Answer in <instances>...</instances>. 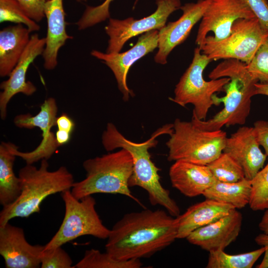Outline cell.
<instances>
[{"label": "cell", "mask_w": 268, "mask_h": 268, "mask_svg": "<svg viewBox=\"0 0 268 268\" xmlns=\"http://www.w3.org/2000/svg\"><path fill=\"white\" fill-rule=\"evenodd\" d=\"M158 30H153L143 34L132 48L124 53H104L95 50L91 52L92 56L103 61L112 71L125 102L134 96L127 85L128 71L136 61L158 47Z\"/></svg>", "instance_id": "13"}, {"label": "cell", "mask_w": 268, "mask_h": 268, "mask_svg": "<svg viewBox=\"0 0 268 268\" xmlns=\"http://www.w3.org/2000/svg\"><path fill=\"white\" fill-rule=\"evenodd\" d=\"M176 218L161 209L125 214L110 229L106 251L120 260L147 258L177 239Z\"/></svg>", "instance_id": "1"}, {"label": "cell", "mask_w": 268, "mask_h": 268, "mask_svg": "<svg viewBox=\"0 0 268 268\" xmlns=\"http://www.w3.org/2000/svg\"><path fill=\"white\" fill-rule=\"evenodd\" d=\"M71 134L65 130L58 129L55 136L59 146H62L67 143L70 141Z\"/></svg>", "instance_id": "38"}, {"label": "cell", "mask_w": 268, "mask_h": 268, "mask_svg": "<svg viewBox=\"0 0 268 268\" xmlns=\"http://www.w3.org/2000/svg\"><path fill=\"white\" fill-rule=\"evenodd\" d=\"M76 1L78 2L83 1H86L87 0H75Z\"/></svg>", "instance_id": "41"}, {"label": "cell", "mask_w": 268, "mask_h": 268, "mask_svg": "<svg viewBox=\"0 0 268 268\" xmlns=\"http://www.w3.org/2000/svg\"><path fill=\"white\" fill-rule=\"evenodd\" d=\"M210 79L224 77L230 79L224 88L226 95L213 96L214 105L223 102V109L208 120L199 119L193 114L191 121L200 128L207 131L220 130L223 127L243 125L250 114L252 98L256 95L259 81L249 71L247 64L235 59L224 60L209 73Z\"/></svg>", "instance_id": "3"}, {"label": "cell", "mask_w": 268, "mask_h": 268, "mask_svg": "<svg viewBox=\"0 0 268 268\" xmlns=\"http://www.w3.org/2000/svg\"><path fill=\"white\" fill-rule=\"evenodd\" d=\"M63 1L48 0L45 5L44 13L47 19V31L42 56L44 67L48 70H53L57 67L60 49L67 40L73 39V37L67 32Z\"/></svg>", "instance_id": "19"}, {"label": "cell", "mask_w": 268, "mask_h": 268, "mask_svg": "<svg viewBox=\"0 0 268 268\" xmlns=\"http://www.w3.org/2000/svg\"><path fill=\"white\" fill-rule=\"evenodd\" d=\"M85 178L74 182L71 192L76 199L97 193L120 194L129 197L140 205L131 193L129 185L133 170L130 153L121 148L101 156L89 158L83 162Z\"/></svg>", "instance_id": "5"}, {"label": "cell", "mask_w": 268, "mask_h": 268, "mask_svg": "<svg viewBox=\"0 0 268 268\" xmlns=\"http://www.w3.org/2000/svg\"><path fill=\"white\" fill-rule=\"evenodd\" d=\"M31 32L23 24L9 26L0 31V76H8L27 47Z\"/></svg>", "instance_id": "22"}, {"label": "cell", "mask_w": 268, "mask_h": 268, "mask_svg": "<svg viewBox=\"0 0 268 268\" xmlns=\"http://www.w3.org/2000/svg\"><path fill=\"white\" fill-rule=\"evenodd\" d=\"M212 0H198L181 6V16L176 21L169 22L159 30L158 50L154 57L156 63L164 65L171 52L188 38L200 21Z\"/></svg>", "instance_id": "15"}, {"label": "cell", "mask_w": 268, "mask_h": 268, "mask_svg": "<svg viewBox=\"0 0 268 268\" xmlns=\"http://www.w3.org/2000/svg\"><path fill=\"white\" fill-rule=\"evenodd\" d=\"M255 241L258 245L265 248L263 259L256 268H268V234L263 233L259 234L255 238Z\"/></svg>", "instance_id": "36"}, {"label": "cell", "mask_w": 268, "mask_h": 268, "mask_svg": "<svg viewBox=\"0 0 268 268\" xmlns=\"http://www.w3.org/2000/svg\"><path fill=\"white\" fill-rule=\"evenodd\" d=\"M254 130L257 141L264 149L268 158V121L259 120L254 124Z\"/></svg>", "instance_id": "35"}, {"label": "cell", "mask_w": 268, "mask_h": 268, "mask_svg": "<svg viewBox=\"0 0 268 268\" xmlns=\"http://www.w3.org/2000/svg\"><path fill=\"white\" fill-rule=\"evenodd\" d=\"M252 192L249 203L254 211L268 208V163L251 180Z\"/></svg>", "instance_id": "29"}, {"label": "cell", "mask_w": 268, "mask_h": 268, "mask_svg": "<svg viewBox=\"0 0 268 268\" xmlns=\"http://www.w3.org/2000/svg\"><path fill=\"white\" fill-rule=\"evenodd\" d=\"M251 180L244 178L234 183L217 181L203 194L205 199L229 204L236 209L249 204L251 198Z\"/></svg>", "instance_id": "24"}, {"label": "cell", "mask_w": 268, "mask_h": 268, "mask_svg": "<svg viewBox=\"0 0 268 268\" xmlns=\"http://www.w3.org/2000/svg\"><path fill=\"white\" fill-rule=\"evenodd\" d=\"M56 126L59 130H65L72 133L75 128V123L67 114L63 113L57 118Z\"/></svg>", "instance_id": "37"}, {"label": "cell", "mask_w": 268, "mask_h": 268, "mask_svg": "<svg viewBox=\"0 0 268 268\" xmlns=\"http://www.w3.org/2000/svg\"><path fill=\"white\" fill-rule=\"evenodd\" d=\"M242 220V214L234 209L215 221L195 230L186 239L208 252L224 250L238 237Z\"/></svg>", "instance_id": "17"}, {"label": "cell", "mask_w": 268, "mask_h": 268, "mask_svg": "<svg viewBox=\"0 0 268 268\" xmlns=\"http://www.w3.org/2000/svg\"><path fill=\"white\" fill-rule=\"evenodd\" d=\"M65 206L63 222L54 236L44 245L51 249L69 242L80 236L91 235L107 239L110 230L102 223L96 209V201L92 195L80 200L72 194L71 189L61 193Z\"/></svg>", "instance_id": "8"}, {"label": "cell", "mask_w": 268, "mask_h": 268, "mask_svg": "<svg viewBox=\"0 0 268 268\" xmlns=\"http://www.w3.org/2000/svg\"><path fill=\"white\" fill-rule=\"evenodd\" d=\"M11 142L0 144V203L2 207L13 203L21 193V182L14 172L16 156L11 150Z\"/></svg>", "instance_id": "23"}, {"label": "cell", "mask_w": 268, "mask_h": 268, "mask_svg": "<svg viewBox=\"0 0 268 268\" xmlns=\"http://www.w3.org/2000/svg\"><path fill=\"white\" fill-rule=\"evenodd\" d=\"M26 14L36 22L45 17L44 8L48 0H16Z\"/></svg>", "instance_id": "33"}, {"label": "cell", "mask_w": 268, "mask_h": 268, "mask_svg": "<svg viewBox=\"0 0 268 268\" xmlns=\"http://www.w3.org/2000/svg\"><path fill=\"white\" fill-rule=\"evenodd\" d=\"M265 248H261L249 252L230 255L219 249L209 252L207 268H251L264 254Z\"/></svg>", "instance_id": "25"}, {"label": "cell", "mask_w": 268, "mask_h": 268, "mask_svg": "<svg viewBox=\"0 0 268 268\" xmlns=\"http://www.w3.org/2000/svg\"><path fill=\"white\" fill-rule=\"evenodd\" d=\"M227 138L226 133L221 129L204 130L192 121L177 118L173 123V132L166 143L167 159L207 165L222 153Z\"/></svg>", "instance_id": "6"}, {"label": "cell", "mask_w": 268, "mask_h": 268, "mask_svg": "<svg viewBox=\"0 0 268 268\" xmlns=\"http://www.w3.org/2000/svg\"><path fill=\"white\" fill-rule=\"evenodd\" d=\"M211 61L199 47L196 48L191 64L175 86L174 97L169 98L182 107L193 105V114L201 120H205L209 110L214 105L215 93L224 91L225 85L230 80L227 77L209 81L204 79L203 71Z\"/></svg>", "instance_id": "7"}, {"label": "cell", "mask_w": 268, "mask_h": 268, "mask_svg": "<svg viewBox=\"0 0 268 268\" xmlns=\"http://www.w3.org/2000/svg\"><path fill=\"white\" fill-rule=\"evenodd\" d=\"M268 36V30L256 17L240 18L233 23L230 35L216 41L207 36L199 47L212 61L235 59L248 64Z\"/></svg>", "instance_id": "9"}, {"label": "cell", "mask_w": 268, "mask_h": 268, "mask_svg": "<svg viewBox=\"0 0 268 268\" xmlns=\"http://www.w3.org/2000/svg\"><path fill=\"white\" fill-rule=\"evenodd\" d=\"M44 248L29 243L20 227L9 222L0 226V254L6 268L41 267V255Z\"/></svg>", "instance_id": "16"}, {"label": "cell", "mask_w": 268, "mask_h": 268, "mask_svg": "<svg viewBox=\"0 0 268 268\" xmlns=\"http://www.w3.org/2000/svg\"><path fill=\"white\" fill-rule=\"evenodd\" d=\"M256 17L244 0H212L202 16L196 39L200 47L210 32L216 41L228 37L234 22Z\"/></svg>", "instance_id": "12"}, {"label": "cell", "mask_w": 268, "mask_h": 268, "mask_svg": "<svg viewBox=\"0 0 268 268\" xmlns=\"http://www.w3.org/2000/svg\"><path fill=\"white\" fill-rule=\"evenodd\" d=\"M42 268H71L72 261L69 255L62 248L44 249L41 255Z\"/></svg>", "instance_id": "32"}, {"label": "cell", "mask_w": 268, "mask_h": 268, "mask_svg": "<svg viewBox=\"0 0 268 268\" xmlns=\"http://www.w3.org/2000/svg\"><path fill=\"white\" fill-rule=\"evenodd\" d=\"M48 160H41L37 168L27 164L19 171L21 193L11 204L0 212V226L15 217H28L40 211L43 201L48 196L71 189L74 183L72 174L65 166L51 171Z\"/></svg>", "instance_id": "4"}, {"label": "cell", "mask_w": 268, "mask_h": 268, "mask_svg": "<svg viewBox=\"0 0 268 268\" xmlns=\"http://www.w3.org/2000/svg\"><path fill=\"white\" fill-rule=\"evenodd\" d=\"M207 166L216 180L219 182L234 183L245 178L242 167L224 152Z\"/></svg>", "instance_id": "27"}, {"label": "cell", "mask_w": 268, "mask_h": 268, "mask_svg": "<svg viewBox=\"0 0 268 268\" xmlns=\"http://www.w3.org/2000/svg\"><path fill=\"white\" fill-rule=\"evenodd\" d=\"M23 24L31 32L39 30L37 22L30 18L16 0H0V22Z\"/></svg>", "instance_id": "28"}, {"label": "cell", "mask_w": 268, "mask_h": 268, "mask_svg": "<svg viewBox=\"0 0 268 268\" xmlns=\"http://www.w3.org/2000/svg\"><path fill=\"white\" fill-rule=\"evenodd\" d=\"M261 24L268 30V1L267 0H244Z\"/></svg>", "instance_id": "34"}, {"label": "cell", "mask_w": 268, "mask_h": 268, "mask_svg": "<svg viewBox=\"0 0 268 268\" xmlns=\"http://www.w3.org/2000/svg\"><path fill=\"white\" fill-rule=\"evenodd\" d=\"M113 0H105L101 4L87 6L82 15L76 22L79 30H82L110 18L109 7Z\"/></svg>", "instance_id": "30"}, {"label": "cell", "mask_w": 268, "mask_h": 268, "mask_svg": "<svg viewBox=\"0 0 268 268\" xmlns=\"http://www.w3.org/2000/svg\"><path fill=\"white\" fill-rule=\"evenodd\" d=\"M259 229L266 234H268V208L265 209L264 215L259 224Z\"/></svg>", "instance_id": "39"}, {"label": "cell", "mask_w": 268, "mask_h": 268, "mask_svg": "<svg viewBox=\"0 0 268 268\" xmlns=\"http://www.w3.org/2000/svg\"><path fill=\"white\" fill-rule=\"evenodd\" d=\"M256 94L268 96V83L257 82L256 84Z\"/></svg>", "instance_id": "40"}, {"label": "cell", "mask_w": 268, "mask_h": 268, "mask_svg": "<svg viewBox=\"0 0 268 268\" xmlns=\"http://www.w3.org/2000/svg\"><path fill=\"white\" fill-rule=\"evenodd\" d=\"M45 45V37L40 38L37 33L32 35L8 78L0 83L2 91L0 93V115L2 120L6 117L7 104L13 96L19 93L30 96L36 92V86L31 81L26 80V73L31 64L37 57L42 55Z\"/></svg>", "instance_id": "14"}, {"label": "cell", "mask_w": 268, "mask_h": 268, "mask_svg": "<svg viewBox=\"0 0 268 268\" xmlns=\"http://www.w3.org/2000/svg\"><path fill=\"white\" fill-rule=\"evenodd\" d=\"M247 67L259 82L268 83V36Z\"/></svg>", "instance_id": "31"}, {"label": "cell", "mask_w": 268, "mask_h": 268, "mask_svg": "<svg viewBox=\"0 0 268 268\" xmlns=\"http://www.w3.org/2000/svg\"><path fill=\"white\" fill-rule=\"evenodd\" d=\"M58 106L54 98L46 99L40 106L39 112L33 116L30 114L16 116L13 120L15 126L20 128L32 129L39 128L42 132V140L39 145L30 152H21L18 147L11 143L13 153L23 159L27 164L33 163L43 159H49L59 146L55 134L51 131L56 126Z\"/></svg>", "instance_id": "11"}, {"label": "cell", "mask_w": 268, "mask_h": 268, "mask_svg": "<svg viewBox=\"0 0 268 268\" xmlns=\"http://www.w3.org/2000/svg\"><path fill=\"white\" fill-rule=\"evenodd\" d=\"M173 124L163 126L155 131L146 140L135 142L125 137L115 125L108 123L101 137L102 143L108 152L117 148H124L131 154L133 160V170L129 180L130 187L138 186L145 190L152 205L164 207L173 216L180 215V210L176 201L170 197L169 191L161 185L159 169L152 162L148 149L158 143L157 137L162 134H171Z\"/></svg>", "instance_id": "2"}, {"label": "cell", "mask_w": 268, "mask_h": 268, "mask_svg": "<svg viewBox=\"0 0 268 268\" xmlns=\"http://www.w3.org/2000/svg\"><path fill=\"white\" fill-rule=\"evenodd\" d=\"M234 209L229 204L209 199L191 205L176 217L177 239L186 238L195 230L215 221Z\"/></svg>", "instance_id": "21"}, {"label": "cell", "mask_w": 268, "mask_h": 268, "mask_svg": "<svg viewBox=\"0 0 268 268\" xmlns=\"http://www.w3.org/2000/svg\"><path fill=\"white\" fill-rule=\"evenodd\" d=\"M169 175L173 187L188 197L202 195L217 181L207 165L183 160L175 161Z\"/></svg>", "instance_id": "20"}, {"label": "cell", "mask_w": 268, "mask_h": 268, "mask_svg": "<svg viewBox=\"0 0 268 268\" xmlns=\"http://www.w3.org/2000/svg\"><path fill=\"white\" fill-rule=\"evenodd\" d=\"M140 260H120L110 254L101 253L98 250H87L82 259L75 266L77 268H139Z\"/></svg>", "instance_id": "26"}, {"label": "cell", "mask_w": 268, "mask_h": 268, "mask_svg": "<svg viewBox=\"0 0 268 268\" xmlns=\"http://www.w3.org/2000/svg\"><path fill=\"white\" fill-rule=\"evenodd\" d=\"M157 8L151 15L140 19L109 18L105 31L109 36L107 53H118L131 38L163 28L170 15L181 6L180 0H156Z\"/></svg>", "instance_id": "10"}, {"label": "cell", "mask_w": 268, "mask_h": 268, "mask_svg": "<svg viewBox=\"0 0 268 268\" xmlns=\"http://www.w3.org/2000/svg\"><path fill=\"white\" fill-rule=\"evenodd\" d=\"M260 146L253 127L242 126L227 137L223 152L230 155L243 168L245 178L251 180L267 158Z\"/></svg>", "instance_id": "18"}]
</instances>
